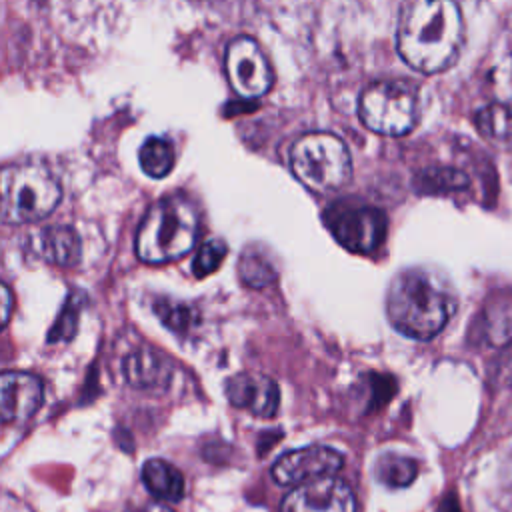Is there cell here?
<instances>
[{"label":"cell","instance_id":"obj_1","mask_svg":"<svg viewBox=\"0 0 512 512\" xmlns=\"http://www.w3.org/2000/svg\"><path fill=\"white\" fill-rule=\"evenodd\" d=\"M464 22L454 0H406L396 32L404 62L424 74L446 70L460 54Z\"/></svg>","mask_w":512,"mask_h":512},{"label":"cell","instance_id":"obj_2","mask_svg":"<svg viewBox=\"0 0 512 512\" xmlns=\"http://www.w3.org/2000/svg\"><path fill=\"white\" fill-rule=\"evenodd\" d=\"M458 308L456 290L436 268L412 266L400 270L386 296L390 324L414 340L434 338Z\"/></svg>","mask_w":512,"mask_h":512},{"label":"cell","instance_id":"obj_3","mask_svg":"<svg viewBox=\"0 0 512 512\" xmlns=\"http://www.w3.org/2000/svg\"><path fill=\"white\" fill-rule=\"evenodd\" d=\"M198 214L194 206L180 198L168 196L156 202L144 216L138 236V258L150 264H162L184 256L196 242Z\"/></svg>","mask_w":512,"mask_h":512},{"label":"cell","instance_id":"obj_4","mask_svg":"<svg viewBox=\"0 0 512 512\" xmlns=\"http://www.w3.org/2000/svg\"><path fill=\"white\" fill-rule=\"evenodd\" d=\"M60 196V184L40 164H14L2 170L0 214L6 224H24L48 216Z\"/></svg>","mask_w":512,"mask_h":512},{"label":"cell","instance_id":"obj_5","mask_svg":"<svg viewBox=\"0 0 512 512\" xmlns=\"http://www.w3.org/2000/svg\"><path fill=\"white\" fill-rule=\"evenodd\" d=\"M294 176L316 192L342 188L352 176V160L346 144L328 132H310L290 148Z\"/></svg>","mask_w":512,"mask_h":512},{"label":"cell","instance_id":"obj_6","mask_svg":"<svg viewBox=\"0 0 512 512\" xmlns=\"http://www.w3.org/2000/svg\"><path fill=\"white\" fill-rule=\"evenodd\" d=\"M360 120L376 134H408L418 120V100L404 82H376L368 86L358 104Z\"/></svg>","mask_w":512,"mask_h":512},{"label":"cell","instance_id":"obj_7","mask_svg":"<svg viewBox=\"0 0 512 512\" xmlns=\"http://www.w3.org/2000/svg\"><path fill=\"white\" fill-rule=\"evenodd\" d=\"M324 224L350 252H370L380 246L386 234V216L382 210L358 200H340L326 208Z\"/></svg>","mask_w":512,"mask_h":512},{"label":"cell","instance_id":"obj_8","mask_svg":"<svg viewBox=\"0 0 512 512\" xmlns=\"http://www.w3.org/2000/svg\"><path fill=\"white\" fill-rule=\"evenodd\" d=\"M224 68L232 88L244 98L262 96L272 86L270 64L260 46L248 36H238L228 44Z\"/></svg>","mask_w":512,"mask_h":512},{"label":"cell","instance_id":"obj_9","mask_svg":"<svg viewBox=\"0 0 512 512\" xmlns=\"http://www.w3.org/2000/svg\"><path fill=\"white\" fill-rule=\"evenodd\" d=\"M344 464L340 452L330 446H304L282 454L272 466V478L282 486H296L338 472Z\"/></svg>","mask_w":512,"mask_h":512},{"label":"cell","instance_id":"obj_10","mask_svg":"<svg viewBox=\"0 0 512 512\" xmlns=\"http://www.w3.org/2000/svg\"><path fill=\"white\" fill-rule=\"evenodd\" d=\"M282 512H356V498L344 480L322 476L294 488L282 500Z\"/></svg>","mask_w":512,"mask_h":512},{"label":"cell","instance_id":"obj_11","mask_svg":"<svg viewBox=\"0 0 512 512\" xmlns=\"http://www.w3.org/2000/svg\"><path fill=\"white\" fill-rule=\"evenodd\" d=\"M44 398L42 380L28 372H4L0 378V414L4 422L32 418Z\"/></svg>","mask_w":512,"mask_h":512},{"label":"cell","instance_id":"obj_12","mask_svg":"<svg viewBox=\"0 0 512 512\" xmlns=\"http://www.w3.org/2000/svg\"><path fill=\"white\" fill-rule=\"evenodd\" d=\"M224 388L234 406L248 410L258 418H270L276 414L280 392L272 378L264 374H236L226 380Z\"/></svg>","mask_w":512,"mask_h":512},{"label":"cell","instance_id":"obj_13","mask_svg":"<svg viewBox=\"0 0 512 512\" xmlns=\"http://www.w3.org/2000/svg\"><path fill=\"white\" fill-rule=\"evenodd\" d=\"M476 332L488 346H506L512 342V292L492 294L476 322Z\"/></svg>","mask_w":512,"mask_h":512},{"label":"cell","instance_id":"obj_14","mask_svg":"<svg viewBox=\"0 0 512 512\" xmlns=\"http://www.w3.org/2000/svg\"><path fill=\"white\" fill-rule=\"evenodd\" d=\"M170 372L172 366L168 358L152 348H138L124 360L126 382L134 388H162L170 380Z\"/></svg>","mask_w":512,"mask_h":512},{"label":"cell","instance_id":"obj_15","mask_svg":"<svg viewBox=\"0 0 512 512\" xmlns=\"http://www.w3.org/2000/svg\"><path fill=\"white\" fill-rule=\"evenodd\" d=\"M34 250L52 264L74 266L80 260V238L70 226H48L36 236Z\"/></svg>","mask_w":512,"mask_h":512},{"label":"cell","instance_id":"obj_16","mask_svg":"<svg viewBox=\"0 0 512 512\" xmlns=\"http://www.w3.org/2000/svg\"><path fill=\"white\" fill-rule=\"evenodd\" d=\"M142 482L152 496L164 502H178L184 496V476L170 462L150 458L142 466Z\"/></svg>","mask_w":512,"mask_h":512},{"label":"cell","instance_id":"obj_17","mask_svg":"<svg viewBox=\"0 0 512 512\" xmlns=\"http://www.w3.org/2000/svg\"><path fill=\"white\" fill-rule=\"evenodd\" d=\"M478 132L498 146H512V108L506 104H488L476 112Z\"/></svg>","mask_w":512,"mask_h":512},{"label":"cell","instance_id":"obj_18","mask_svg":"<svg viewBox=\"0 0 512 512\" xmlns=\"http://www.w3.org/2000/svg\"><path fill=\"white\" fill-rule=\"evenodd\" d=\"M418 474L416 460L398 454H382L374 464V476L386 488H404Z\"/></svg>","mask_w":512,"mask_h":512},{"label":"cell","instance_id":"obj_19","mask_svg":"<svg viewBox=\"0 0 512 512\" xmlns=\"http://www.w3.org/2000/svg\"><path fill=\"white\" fill-rule=\"evenodd\" d=\"M140 168L150 178H164L174 166V148L160 136H150L138 152Z\"/></svg>","mask_w":512,"mask_h":512},{"label":"cell","instance_id":"obj_20","mask_svg":"<svg viewBox=\"0 0 512 512\" xmlns=\"http://www.w3.org/2000/svg\"><path fill=\"white\" fill-rule=\"evenodd\" d=\"M238 274L244 284H248L252 288H262L274 280L276 270H274L272 260L264 254V250L248 246L240 256Z\"/></svg>","mask_w":512,"mask_h":512},{"label":"cell","instance_id":"obj_21","mask_svg":"<svg viewBox=\"0 0 512 512\" xmlns=\"http://www.w3.org/2000/svg\"><path fill=\"white\" fill-rule=\"evenodd\" d=\"M416 186L426 194H444L462 190L468 186V178L464 172L454 168H428L418 174Z\"/></svg>","mask_w":512,"mask_h":512},{"label":"cell","instance_id":"obj_22","mask_svg":"<svg viewBox=\"0 0 512 512\" xmlns=\"http://www.w3.org/2000/svg\"><path fill=\"white\" fill-rule=\"evenodd\" d=\"M154 312L160 318V322L174 332L190 330L196 320V312L192 310V306L172 300V298H166V296H162L154 302Z\"/></svg>","mask_w":512,"mask_h":512},{"label":"cell","instance_id":"obj_23","mask_svg":"<svg viewBox=\"0 0 512 512\" xmlns=\"http://www.w3.org/2000/svg\"><path fill=\"white\" fill-rule=\"evenodd\" d=\"M78 314H80V294H72L68 296L66 304L60 310L58 320L54 322L50 334H48V342H66L76 334V326H78Z\"/></svg>","mask_w":512,"mask_h":512},{"label":"cell","instance_id":"obj_24","mask_svg":"<svg viewBox=\"0 0 512 512\" xmlns=\"http://www.w3.org/2000/svg\"><path fill=\"white\" fill-rule=\"evenodd\" d=\"M226 254H228V246H226L224 240L212 238V240L204 242L202 248L198 250L196 258H194V264H192L194 274H196L198 278L212 274V272L220 266V262L224 260Z\"/></svg>","mask_w":512,"mask_h":512},{"label":"cell","instance_id":"obj_25","mask_svg":"<svg viewBox=\"0 0 512 512\" xmlns=\"http://www.w3.org/2000/svg\"><path fill=\"white\" fill-rule=\"evenodd\" d=\"M126 512H172V510L168 506L160 504V502H148V504H142V506L128 508Z\"/></svg>","mask_w":512,"mask_h":512},{"label":"cell","instance_id":"obj_26","mask_svg":"<svg viewBox=\"0 0 512 512\" xmlns=\"http://www.w3.org/2000/svg\"><path fill=\"white\" fill-rule=\"evenodd\" d=\"M10 302H12V296H10L8 286L4 284V286H2V324L8 322V316H10Z\"/></svg>","mask_w":512,"mask_h":512},{"label":"cell","instance_id":"obj_27","mask_svg":"<svg viewBox=\"0 0 512 512\" xmlns=\"http://www.w3.org/2000/svg\"><path fill=\"white\" fill-rule=\"evenodd\" d=\"M438 512H460V508H458V502H454V500H450V502L444 500Z\"/></svg>","mask_w":512,"mask_h":512}]
</instances>
